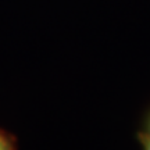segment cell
<instances>
[{"label":"cell","instance_id":"cell-1","mask_svg":"<svg viewBox=\"0 0 150 150\" xmlns=\"http://www.w3.org/2000/svg\"><path fill=\"white\" fill-rule=\"evenodd\" d=\"M0 150H18V138L0 127Z\"/></svg>","mask_w":150,"mask_h":150},{"label":"cell","instance_id":"cell-3","mask_svg":"<svg viewBox=\"0 0 150 150\" xmlns=\"http://www.w3.org/2000/svg\"><path fill=\"white\" fill-rule=\"evenodd\" d=\"M140 131H143V132L150 135V107L147 108L146 112L143 114L142 122H140Z\"/></svg>","mask_w":150,"mask_h":150},{"label":"cell","instance_id":"cell-2","mask_svg":"<svg viewBox=\"0 0 150 150\" xmlns=\"http://www.w3.org/2000/svg\"><path fill=\"white\" fill-rule=\"evenodd\" d=\"M136 139L142 146V150H150V135L143 132V131H138L136 132Z\"/></svg>","mask_w":150,"mask_h":150}]
</instances>
